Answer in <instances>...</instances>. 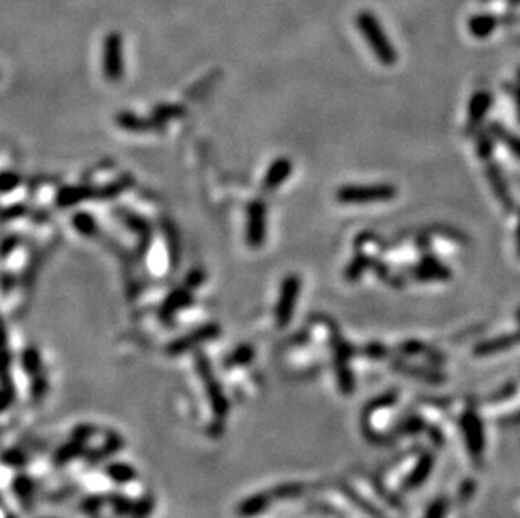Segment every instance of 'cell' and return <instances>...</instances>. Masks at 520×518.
Returning a JSON list of instances; mask_svg holds the SVG:
<instances>
[{
    "label": "cell",
    "mask_w": 520,
    "mask_h": 518,
    "mask_svg": "<svg viewBox=\"0 0 520 518\" xmlns=\"http://www.w3.org/2000/svg\"><path fill=\"white\" fill-rule=\"evenodd\" d=\"M357 29L367 41L369 47L376 56V59L384 66H393L398 61V51L386 36L384 27L376 14L371 11H360L357 14Z\"/></svg>",
    "instance_id": "cell-1"
},
{
    "label": "cell",
    "mask_w": 520,
    "mask_h": 518,
    "mask_svg": "<svg viewBox=\"0 0 520 518\" xmlns=\"http://www.w3.org/2000/svg\"><path fill=\"white\" fill-rule=\"evenodd\" d=\"M194 362L197 374H199L201 381L204 382L205 392H208L210 409H213L214 414V424H221L222 419L227 416V412H229V400H227L224 391H222V386L219 384L217 377L213 372V365H210L208 355L202 352H196Z\"/></svg>",
    "instance_id": "cell-2"
},
{
    "label": "cell",
    "mask_w": 520,
    "mask_h": 518,
    "mask_svg": "<svg viewBox=\"0 0 520 518\" xmlns=\"http://www.w3.org/2000/svg\"><path fill=\"white\" fill-rule=\"evenodd\" d=\"M398 196V189L391 184H349L342 185L335 192L341 204H371L386 202Z\"/></svg>",
    "instance_id": "cell-3"
},
{
    "label": "cell",
    "mask_w": 520,
    "mask_h": 518,
    "mask_svg": "<svg viewBox=\"0 0 520 518\" xmlns=\"http://www.w3.org/2000/svg\"><path fill=\"white\" fill-rule=\"evenodd\" d=\"M101 68L103 75L111 83H118L125 76V56H123V37L118 32H108L103 39L101 49Z\"/></svg>",
    "instance_id": "cell-4"
},
{
    "label": "cell",
    "mask_w": 520,
    "mask_h": 518,
    "mask_svg": "<svg viewBox=\"0 0 520 518\" xmlns=\"http://www.w3.org/2000/svg\"><path fill=\"white\" fill-rule=\"evenodd\" d=\"M300 290H302V279L298 274H288L281 282L280 295H278L277 310H274V318H277L278 328L288 327V323L293 318V312L296 301H298Z\"/></svg>",
    "instance_id": "cell-5"
},
{
    "label": "cell",
    "mask_w": 520,
    "mask_h": 518,
    "mask_svg": "<svg viewBox=\"0 0 520 518\" xmlns=\"http://www.w3.org/2000/svg\"><path fill=\"white\" fill-rule=\"evenodd\" d=\"M219 335H221V327H219L217 323H205V325L197 327L192 331H189V334L172 340V342L165 347V352L167 355L170 357L182 355V353H186L187 350L199 347L201 343L217 339Z\"/></svg>",
    "instance_id": "cell-6"
},
{
    "label": "cell",
    "mask_w": 520,
    "mask_h": 518,
    "mask_svg": "<svg viewBox=\"0 0 520 518\" xmlns=\"http://www.w3.org/2000/svg\"><path fill=\"white\" fill-rule=\"evenodd\" d=\"M266 239V206L263 201H253L248 206L246 243L251 249H260Z\"/></svg>",
    "instance_id": "cell-7"
},
{
    "label": "cell",
    "mask_w": 520,
    "mask_h": 518,
    "mask_svg": "<svg viewBox=\"0 0 520 518\" xmlns=\"http://www.w3.org/2000/svg\"><path fill=\"white\" fill-rule=\"evenodd\" d=\"M485 175H487V180L490 187H492L493 196L498 198L502 209H504L505 213H514L515 201L512 194L509 191V185H507V180L504 174H502L500 167H497L493 162H488L487 168H485Z\"/></svg>",
    "instance_id": "cell-8"
},
{
    "label": "cell",
    "mask_w": 520,
    "mask_h": 518,
    "mask_svg": "<svg viewBox=\"0 0 520 518\" xmlns=\"http://www.w3.org/2000/svg\"><path fill=\"white\" fill-rule=\"evenodd\" d=\"M189 305H192V290L184 284V286L175 288L167 295L160 305V310H158V317H160L162 322L169 323L180 310H184Z\"/></svg>",
    "instance_id": "cell-9"
},
{
    "label": "cell",
    "mask_w": 520,
    "mask_h": 518,
    "mask_svg": "<svg viewBox=\"0 0 520 518\" xmlns=\"http://www.w3.org/2000/svg\"><path fill=\"white\" fill-rule=\"evenodd\" d=\"M492 93L487 89H481V91L475 93L471 96L470 103H468V118H467V132H475L476 127L483 122V118L487 116L490 106H492Z\"/></svg>",
    "instance_id": "cell-10"
},
{
    "label": "cell",
    "mask_w": 520,
    "mask_h": 518,
    "mask_svg": "<svg viewBox=\"0 0 520 518\" xmlns=\"http://www.w3.org/2000/svg\"><path fill=\"white\" fill-rule=\"evenodd\" d=\"M412 276L419 282H446L451 278V270L436 258H424L419 266L414 267Z\"/></svg>",
    "instance_id": "cell-11"
},
{
    "label": "cell",
    "mask_w": 520,
    "mask_h": 518,
    "mask_svg": "<svg viewBox=\"0 0 520 518\" xmlns=\"http://www.w3.org/2000/svg\"><path fill=\"white\" fill-rule=\"evenodd\" d=\"M291 170H293V165H291L290 158L286 157L277 158V160H273L272 165L268 167V170H266L263 187L266 191H274V189H278L281 184L286 182Z\"/></svg>",
    "instance_id": "cell-12"
},
{
    "label": "cell",
    "mask_w": 520,
    "mask_h": 518,
    "mask_svg": "<svg viewBox=\"0 0 520 518\" xmlns=\"http://www.w3.org/2000/svg\"><path fill=\"white\" fill-rule=\"evenodd\" d=\"M115 122L120 128L127 130V132H152V130L162 128V123L158 120H147L144 116H139L130 111H122L117 115Z\"/></svg>",
    "instance_id": "cell-13"
},
{
    "label": "cell",
    "mask_w": 520,
    "mask_h": 518,
    "mask_svg": "<svg viewBox=\"0 0 520 518\" xmlns=\"http://www.w3.org/2000/svg\"><path fill=\"white\" fill-rule=\"evenodd\" d=\"M269 503H272V495L260 491V493H255L248 496V498H244L243 502L238 505L236 512H238V515L243 518H253L261 515V513L269 507Z\"/></svg>",
    "instance_id": "cell-14"
},
{
    "label": "cell",
    "mask_w": 520,
    "mask_h": 518,
    "mask_svg": "<svg viewBox=\"0 0 520 518\" xmlns=\"http://www.w3.org/2000/svg\"><path fill=\"white\" fill-rule=\"evenodd\" d=\"M517 343H520V331H517V334L502 335V336H498V339L487 340V342H481L480 345H476L475 353L480 357L493 355V353L504 352L507 350V348L514 347V345H517Z\"/></svg>",
    "instance_id": "cell-15"
},
{
    "label": "cell",
    "mask_w": 520,
    "mask_h": 518,
    "mask_svg": "<svg viewBox=\"0 0 520 518\" xmlns=\"http://www.w3.org/2000/svg\"><path fill=\"white\" fill-rule=\"evenodd\" d=\"M91 197H98V189L93 187H63L61 191L58 192L56 196V204L59 207H70V206H76L81 201H86V198H91Z\"/></svg>",
    "instance_id": "cell-16"
},
{
    "label": "cell",
    "mask_w": 520,
    "mask_h": 518,
    "mask_svg": "<svg viewBox=\"0 0 520 518\" xmlns=\"http://www.w3.org/2000/svg\"><path fill=\"white\" fill-rule=\"evenodd\" d=\"M497 25H498L497 17H493L490 14H478L468 20V31H470L471 36L483 39V37H488L490 34L495 31Z\"/></svg>",
    "instance_id": "cell-17"
},
{
    "label": "cell",
    "mask_w": 520,
    "mask_h": 518,
    "mask_svg": "<svg viewBox=\"0 0 520 518\" xmlns=\"http://www.w3.org/2000/svg\"><path fill=\"white\" fill-rule=\"evenodd\" d=\"M488 132L493 138H497L498 141H502V144L507 146V150H509L512 155H515V157L520 160V137L519 135L509 132V130H507L505 127H502L500 123L490 125Z\"/></svg>",
    "instance_id": "cell-18"
},
{
    "label": "cell",
    "mask_w": 520,
    "mask_h": 518,
    "mask_svg": "<svg viewBox=\"0 0 520 518\" xmlns=\"http://www.w3.org/2000/svg\"><path fill=\"white\" fill-rule=\"evenodd\" d=\"M84 451H86L84 450V443L78 441V439H72L71 443L63 444V446L59 448L58 451H56L53 461L58 466H63V465L70 463V461H72V460H76V457L83 456Z\"/></svg>",
    "instance_id": "cell-19"
},
{
    "label": "cell",
    "mask_w": 520,
    "mask_h": 518,
    "mask_svg": "<svg viewBox=\"0 0 520 518\" xmlns=\"http://www.w3.org/2000/svg\"><path fill=\"white\" fill-rule=\"evenodd\" d=\"M105 474L110 478L111 481L118 483V485L130 483L137 478L135 468L128 463H110L105 468Z\"/></svg>",
    "instance_id": "cell-20"
},
{
    "label": "cell",
    "mask_w": 520,
    "mask_h": 518,
    "mask_svg": "<svg viewBox=\"0 0 520 518\" xmlns=\"http://www.w3.org/2000/svg\"><path fill=\"white\" fill-rule=\"evenodd\" d=\"M371 266H372V259L369 258L367 254L359 253L357 256H355L349 265H347L343 276H345L347 282H357L360 276H362Z\"/></svg>",
    "instance_id": "cell-21"
},
{
    "label": "cell",
    "mask_w": 520,
    "mask_h": 518,
    "mask_svg": "<svg viewBox=\"0 0 520 518\" xmlns=\"http://www.w3.org/2000/svg\"><path fill=\"white\" fill-rule=\"evenodd\" d=\"M255 358V348L249 343L238 345L233 352L224 358V367H243Z\"/></svg>",
    "instance_id": "cell-22"
},
{
    "label": "cell",
    "mask_w": 520,
    "mask_h": 518,
    "mask_svg": "<svg viewBox=\"0 0 520 518\" xmlns=\"http://www.w3.org/2000/svg\"><path fill=\"white\" fill-rule=\"evenodd\" d=\"M20 365H23V370L31 377H36L39 375L41 369H42V358L41 353L37 352V348L34 347H27L20 355Z\"/></svg>",
    "instance_id": "cell-23"
},
{
    "label": "cell",
    "mask_w": 520,
    "mask_h": 518,
    "mask_svg": "<svg viewBox=\"0 0 520 518\" xmlns=\"http://www.w3.org/2000/svg\"><path fill=\"white\" fill-rule=\"evenodd\" d=\"M72 226H75V229L80 232V234H83L86 237L96 236V232H98L96 219H94L89 213H84V210H81V213H76L75 215H72Z\"/></svg>",
    "instance_id": "cell-24"
},
{
    "label": "cell",
    "mask_w": 520,
    "mask_h": 518,
    "mask_svg": "<svg viewBox=\"0 0 520 518\" xmlns=\"http://www.w3.org/2000/svg\"><path fill=\"white\" fill-rule=\"evenodd\" d=\"M12 491H14L17 498L20 500L24 505H27L29 502H31L32 498V493H34V483L31 478L27 476H17L14 483H12Z\"/></svg>",
    "instance_id": "cell-25"
},
{
    "label": "cell",
    "mask_w": 520,
    "mask_h": 518,
    "mask_svg": "<svg viewBox=\"0 0 520 518\" xmlns=\"http://www.w3.org/2000/svg\"><path fill=\"white\" fill-rule=\"evenodd\" d=\"M128 226H130L133 231H137L140 234V246H141V251L147 249V246H150V236H152V231H150L148 224L144 221V219L137 217V215H127L125 217Z\"/></svg>",
    "instance_id": "cell-26"
},
{
    "label": "cell",
    "mask_w": 520,
    "mask_h": 518,
    "mask_svg": "<svg viewBox=\"0 0 520 518\" xmlns=\"http://www.w3.org/2000/svg\"><path fill=\"white\" fill-rule=\"evenodd\" d=\"M165 236H167V243H169V254H170V263L172 266L177 267L179 261H180V248H179V237L177 232L174 231V227L165 224Z\"/></svg>",
    "instance_id": "cell-27"
},
{
    "label": "cell",
    "mask_w": 520,
    "mask_h": 518,
    "mask_svg": "<svg viewBox=\"0 0 520 518\" xmlns=\"http://www.w3.org/2000/svg\"><path fill=\"white\" fill-rule=\"evenodd\" d=\"M122 448H123V439L120 438L118 434L111 433V434H108V438H106V441H105V444H103L101 450L94 453L93 457H98V461H100V457L115 455V453L122 450Z\"/></svg>",
    "instance_id": "cell-28"
},
{
    "label": "cell",
    "mask_w": 520,
    "mask_h": 518,
    "mask_svg": "<svg viewBox=\"0 0 520 518\" xmlns=\"http://www.w3.org/2000/svg\"><path fill=\"white\" fill-rule=\"evenodd\" d=\"M305 491V486L300 483H290V485H280L273 490V496L277 498H293V496L302 495Z\"/></svg>",
    "instance_id": "cell-29"
},
{
    "label": "cell",
    "mask_w": 520,
    "mask_h": 518,
    "mask_svg": "<svg viewBox=\"0 0 520 518\" xmlns=\"http://www.w3.org/2000/svg\"><path fill=\"white\" fill-rule=\"evenodd\" d=\"M184 115V108L182 106H175V105H163L158 106L156 111H153V118L158 120V122L163 123L167 118H177V116Z\"/></svg>",
    "instance_id": "cell-30"
},
{
    "label": "cell",
    "mask_w": 520,
    "mask_h": 518,
    "mask_svg": "<svg viewBox=\"0 0 520 518\" xmlns=\"http://www.w3.org/2000/svg\"><path fill=\"white\" fill-rule=\"evenodd\" d=\"M492 135L488 133H481V135L478 137V140H476V149H478V155L480 158H483V160H490L492 158V153H493V141H492Z\"/></svg>",
    "instance_id": "cell-31"
},
{
    "label": "cell",
    "mask_w": 520,
    "mask_h": 518,
    "mask_svg": "<svg viewBox=\"0 0 520 518\" xmlns=\"http://www.w3.org/2000/svg\"><path fill=\"white\" fill-rule=\"evenodd\" d=\"M108 503L113 505V510L117 515H128V513L133 512V507H135V505H132L130 502H128V498H125V496H120V495L108 496Z\"/></svg>",
    "instance_id": "cell-32"
},
{
    "label": "cell",
    "mask_w": 520,
    "mask_h": 518,
    "mask_svg": "<svg viewBox=\"0 0 520 518\" xmlns=\"http://www.w3.org/2000/svg\"><path fill=\"white\" fill-rule=\"evenodd\" d=\"M15 399V387L14 384L11 382V377L6 374V379H4V386H2V409L7 411L11 408L12 400Z\"/></svg>",
    "instance_id": "cell-33"
},
{
    "label": "cell",
    "mask_w": 520,
    "mask_h": 518,
    "mask_svg": "<svg viewBox=\"0 0 520 518\" xmlns=\"http://www.w3.org/2000/svg\"><path fill=\"white\" fill-rule=\"evenodd\" d=\"M46 391H47V381L44 375H36V377L32 379V387H31V392H32V399L34 400H41L42 397L46 396Z\"/></svg>",
    "instance_id": "cell-34"
},
{
    "label": "cell",
    "mask_w": 520,
    "mask_h": 518,
    "mask_svg": "<svg viewBox=\"0 0 520 518\" xmlns=\"http://www.w3.org/2000/svg\"><path fill=\"white\" fill-rule=\"evenodd\" d=\"M106 502H108V498H105V496L100 495L89 496V498H86L84 503L81 505V508H83L86 513H96Z\"/></svg>",
    "instance_id": "cell-35"
},
{
    "label": "cell",
    "mask_w": 520,
    "mask_h": 518,
    "mask_svg": "<svg viewBox=\"0 0 520 518\" xmlns=\"http://www.w3.org/2000/svg\"><path fill=\"white\" fill-rule=\"evenodd\" d=\"M25 455L20 450H17V448H12V450L6 451V455H4V463L8 465V466H23L25 463Z\"/></svg>",
    "instance_id": "cell-36"
},
{
    "label": "cell",
    "mask_w": 520,
    "mask_h": 518,
    "mask_svg": "<svg viewBox=\"0 0 520 518\" xmlns=\"http://www.w3.org/2000/svg\"><path fill=\"white\" fill-rule=\"evenodd\" d=\"M94 433H96V427L93 424H80L72 429V439H78V441L86 443Z\"/></svg>",
    "instance_id": "cell-37"
},
{
    "label": "cell",
    "mask_w": 520,
    "mask_h": 518,
    "mask_svg": "<svg viewBox=\"0 0 520 518\" xmlns=\"http://www.w3.org/2000/svg\"><path fill=\"white\" fill-rule=\"evenodd\" d=\"M204 279H205L204 270H199V267H196V270H192L191 273L186 276V282H184V284L191 288V290H196L197 286H201V284L204 283Z\"/></svg>",
    "instance_id": "cell-38"
},
{
    "label": "cell",
    "mask_w": 520,
    "mask_h": 518,
    "mask_svg": "<svg viewBox=\"0 0 520 518\" xmlns=\"http://www.w3.org/2000/svg\"><path fill=\"white\" fill-rule=\"evenodd\" d=\"M19 184H20L19 175L14 174V172H4V175H2V192L4 194L14 191Z\"/></svg>",
    "instance_id": "cell-39"
},
{
    "label": "cell",
    "mask_w": 520,
    "mask_h": 518,
    "mask_svg": "<svg viewBox=\"0 0 520 518\" xmlns=\"http://www.w3.org/2000/svg\"><path fill=\"white\" fill-rule=\"evenodd\" d=\"M150 510H152V500L144 498L140 503H137L133 507L132 518H147L150 515Z\"/></svg>",
    "instance_id": "cell-40"
},
{
    "label": "cell",
    "mask_w": 520,
    "mask_h": 518,
    "mask_svg": "<svg viewBox=\"0 0 520 518\" xmlns=\"http://www.w3.org/2000/svg\"><path fill=\"white\" fill-rule=\"evenodd\" d=\"M24 213H25V207L23 204H14V206L7 207V209L4 210V221H11V219L20 217Z\"/></svg>",
    "instance_id": "cell-41"
},
{
    "label": "cell",
    "mask_w": 520,
    "mask_h": 518,
    "mask_svg": "<svg viewBox=\"0 0 520 518\" xmlns=\"http://www.w3.org/2000/svg\"><path fill=\"white\" fill-rule=\"evenodd\" d=\"M364 353L367 357H372V358H382L386 355V347H384V345H381V343H369L367 347H365Z\"/></svg>",
    "instance_id": "cell-42"
},
{
    "label": "cell",
    "mask_w": 520,
    "mask_h": 518,
    "mask_svg": "<svg viewBox=\"0 0 520 518\" xmlns=\"http://www.w3.org/2000/svg\"><path fill=\"white\" fill-rule=\"evenodd\" d=\"M17 243H19V237L7 236L6 239H4V244H2V256L7 258L8 254H11L12 249L17 248Z\"/></svg>",
    "instance_id": "cell-43"
},
{
    "label": "cell",
    "mask_w": 520,
    "mask_h": 518,
    "mask_svg": "<svg viewBox=\"0 0 520 518\" xmlns=\"http://www.w3.org/2000/svg\"><path fill=\"white\" fill-rule=\"evenodd\" d=\"M428 518H443V503L441 502L433 505V508L429 510Z\"/></svg>",
    "instance_id": "cell-44"
},
{
    "label": "cell",
    "mask_w": 520,
    "mask_h": 518,
    "mask_svg": "<svg viewBox=\"0 0 520 518\" xmlns=\"http://www.w3.org/2000/svg\"><path fill=\"white\" fill-rule=\"evenodd\" d=\"M515 103H517V116L520 122V69L517 75V88H515Z\"/></svg>",
    "instance_id": "cell-45"
},
{
    "label": "cell",
    "mask_w": 520,
    "mask_h": 518,
    "mask_svg": "<svg viewBox=\"0 0 520 518\" xmlns=\"http://www.w3.org/2000/svg\"><path fill=\"white\" fill-rule=\"evenodd\" d=\"M515 237H517V254L520 258V219H519V226H517V236Z\"/></svg>",
    "instance_id": "cell-46"
},
{
    "label": "cell",
    "mask_w": 520,
    "mask_h": 518,
    "mask_svg": "<svg viewBox=\"0 0 520 518\" xmlns=\"http://www.w3.org/2000/svg\"><path fill=\"white\" fill-rule=\"evenodd\" d=\"M6 518H17V517H14V515H11V513H7V515H6Z\"/></svg>",
    "instance_id": "cell-47"
}]
</instances>
